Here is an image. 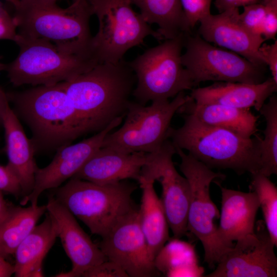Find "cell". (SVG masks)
I'll return each mask as SVG.
<instances>
[{"mask_svg": "<svg viewBox=\"0 0 277 277\" xmlns=\"http://www.w3.org/2000/svg\"><path fill=\"white\" fill-rule=\"evenodd\" d=\"M17 57L6 64L5 71L14 86L52 85L70 80L98 63L93 57L69 54L48 41L17 33Z\"/></svg>", "mask_w": 277, "mask_h": 277, "instance_id": "8992f818", "label": "cell"}, {"mask_svg": "<svg viewBox=\"0 0 277 277\" xmlns=\"http://www.w3.org/2000/svg\"><path fill=\"white\" fill-rule=\"evenodd\" d=\"M46 211V205L28 207L10 206L7 215L0 222V248L7 256L14 253Z\"/></svg>", "mask_w": 277, "mask_h": 277, "instance_id": "4316f807", "label": "cell"}, {"mask_svg": "<svg viewBox=\"0 0 277 277\" xmlns=\"http://www.w3.org/2000/svg\"><path fill=\"white\" fill-rule=\"evenodd\" d=\"M221 212L217 227L221 241L232 248L233 241L253 234L260 203L256 193L245 192L220 186Z\"/></svg>", "mask_w": 277, "mask_h": 277, "instance_id": "d6986e66", "label": "cell"}, {"mask_svg": "<svg viewBox=\"0 0 277 277\" xmlns=\"http://www.w3.org/2000/svg\"><path fill=\"white\" fill-rule=\"evenodd\" d=\"M0 190L16 197L22 195L18 180L7 165H0Z\"/></svg>", "mask_w": 277, "mask_h": 277, "instance_id": "e575fe53", "label": "cell"}, {"mask_svg": "<svg viewBox=\"0 0 277 277\" xmlns=\"http://www.w3.org/2000/svg\"><path fill=\"white\" fill-rule=\"evenodd\" d=\"M58 1H59V0H58Z\"/></svg>", "mask_w": 277, "mask_h": 277, "instance_id": "7bdbcfd3", "label": "cell"}, {"mask_svg": "<svg viewBox=\"0 0 277 277\" xmlns=\"http://www.w3.org/2000/svg\"><path fill=\"white\" fill-rule=\"evenodd\" d=\"M123 117H119L102 131L77 143L60 148L50 163L37 168L33 190L23 197L20 204L37 205L38 199L44 191L55 189L71 179L100 148L105 136L119 126Z\"/></svg>", "mask_w": 277, "mask_h": 277, "instance_id": "9a60e30c", "label": "cell"}, {"mask_svg": "<svg viewBox=\"0 0 277 277\" xmlns=\"http://www.w3.org/2000/svg\"><path fill=\"white\" fill-rule=\"evenodd\" d=\"M47 212L54 219L58 237L72 263L68 272L56 277H80L90 268L107 260L98 244L93 242L76 221L75 217L54 197L48 196Z\"/></svg>", "mask_w": 277, "mask_h": 277, "instance_id": "2e32d148", "label": "cell"}, {"mask_svg": "<svg viewBox=\"0 0 277 277\" xmlns=\"http://www.w3.org/2000/svg\"><path fill=\"white\" fill-rule=\"evenodd\" d=\"M140 10V14L148 24H156L162 39L173 38L190 32L180 0H130Z\"/></svg>", "mask_w": 277, "mask_h": 277, "instance_id": "d4e9b609", "label": "cell"}, {"mask_svg": "<svg viewBox=\"0 0 277 277\" xmlns=\"http://www.w3.org/2000/svg\"><path fill=\"white\" fill-rule=\"evenodd\" d=\"M137 186L127 180L98 184L71 178L52 195L91 233L105 236L123 217L136 208L132 198Z\"/></svg>", "mask_w": 277, "mask_h": 277, "instance_id": "5b68a950", "label": "cell"}, {"mask_svg": "<svg viewBox=\"0 0 277 277\" xmlns=\"http://www.w3.org/2000/svg\"><path fill=\"white\" fill-rule=\"evenodd\" d=\"M83 277H129L116 263L106 260L86 271Z\"/></svg>", "mask_w": 277, "mask_h": 277, "instance_id": "d6a6232c", "label": "cell"}, {"mask_svg": "<svg viewBox=\"0 0 277 277\" xmlns=\"http://www.w3.org/2000/svg\"><path fill=\"white\" fill-rule=\"evenodd\" d=\"M135 83L133 71L122 60L98 63L62 84L89 133L100 132L125 116Z\"/></svg>", "mask_w": 277, "mask_h": 277, "instance_id": "6da1fadb", "label": "cell"}, {"mask_svg": "<svg viewBox=\"0 0 277 277\" xmlns=\"http://www.w3.org/2000/svg\"><path fill=\"white\" fill-rule=\"evenodd\" d=\"M7 94L12 110L31 131L35 153L56 151L87 133L62 83Z\"/></svg>", "mask_w": 277, "mask_h": 277, "instance_id": "7a4b0ae2", "label": "cell"}, {"mask_svg": "<svg viewBox=\"0 0 277 277\" xmlns=\"http://www.w3.org/2000/svg\"><path fill=\"white\" fill-rule=\"evenodd\" d=\"M183 65L195 85L206 81L259 84L264 81L265 67L231 51L212 45L199 35H185Z\"/></svg>", "mask_w": 277, "mask_h": 277, "instance_id": "8fae6325", "label": "cell"}, {"mask_svg": "<svg viewBox=\"0 0 277 277\" xmlns=\"http://www.w3.org/2000/svg\"><path fill=\"white\" fill-rule=\"evenodd\" d=\"M6 259L0 254V277H9L14 273V265L7 262Z\"/></svg>", "mask_w": 277, "mask_h": 277, "instance_id": "f35d334b", "label": "cell"}, {"mask_svg": "<svg viewBox=\"0 0 277 277\" xmlns=\"http://www.w3.org/2000/svg\"><path fill=\"white\" fill-rule=\"evenodd\" d=\"M177 112L192 115L206 124L230 130L247 138L251 137L258 131L259 116L249 109L214 103H198L190 97Z\"/></svg>", "mask_w": 277, "mask_h": 277, "instance_id": "603a6c76", "label": "cell"}, {"mask_svg": "<svg viewBox=\"0 0 277 277\" xmlns=\"http://www.w3.org/2000/svg\"><path fill=\"white\" fill-rule=\"evenodd\" d=\"M175 153L173 144L169 139L166 140L159 150L149 153L140 178L160 183L162 189L161 199L169 227L174 238H181L188 233L190 189L187 179L174 167L172 157Z\"/></svg>", "mask_w": 277, "mask_h": 277, "instance_id": "7c38bea8", "label": "cell"}, {"mask_svg": "<svg viewBox=\"0 0 277 277\" xmlns=\"http://www.w3.org/2000/svg\"><path fill=\"white\" fill-rule=\"evenodd\" d=\"M261 0H215L214 5L219 12H222L231 8L246 6L259 3Z\"/></svg>", "mask_w": 277, "mask_h": 277, "instance_id": "8d00e7d4", "label": "cell"}, {"mask_svg": "<svg viewBox=\"0 0 277 277\" xmlns=\"http://www.w3.org/2000/svg\"><path fill=\"white\" fill-rule=\"evenodd\" d=\"M6 150L8 162L7 166L18 180L23 197L33 190L37 166L34 156V148L25 134L19 118L9 106L3 117Z\"/></svg>", "mask_w": 277, "mask_h": 277, "instance_id": "44dd1931", "label": "cell"}, {"mask_svg": "<svg viewBox=\"0 0 277 277\" xmlns=\"http://www.w3.org/2000/svg\"><path fill=\"white\" fill-rule=\"evenodd\" d=\"M190 98L182 92L171 101H153L148 106L130 102L123 124L105 136L101 147L126 153L157 151L168 139L173 116Z\"/></svg>", "mask_w": 277, "mask_h": 277, "instance_id": "30bf717a", "label": "cell"}, {"mask_svg": "<svg viewBox=\"0 0 277 277\" xmlns=\"http://www.w3.org/2000/svg\"><path fill=\"white\" fill-rule=\"evenodd\" d=\"M149 153H123L100 148L71 178L98 184H107L129 179L138 181Z\"/></svg>", "mask_w": 277, "mask_h": 277, "instance_id": "ac0fdd59", "label": "cell"}, {"mask_svg": "<svg viewBox=\"0 0 277 277\" xmlns=\"http://www.w3.org/2000/svg\"><path fill=\"white\" fill-rule=\"evenodd\" d=\"M17 29L14 17L0 3V40L7 39L15 42L17 36Z\"/></svg>", "mask_w": 277, "mask_h": 277, "instance_id": "836d02e7", "label": "cell"}, {"mask_svg": "<svg viewBox=\"0 0 277 277\" xmlns=\"http://www.w3.org/2000/svg\"><path fill=\"white\" fill-rule=\"evenodd\" d=\"M250 187L258 195L264 224L270 238L277 246V188L269 179L261 173L251 174Z\"/></svg>", "mask_w": 277, "mask_h": 277, "instance_id": "f1b7e54d", "label": "cell"}, {"mask_svg": "<svg viewBox=\"0 0 277 277\" xmlns=\"http://www.w3.org/2000/svg\"><path fill=\"white\" fill-rule=\"evenodd\" d=\"M259 112L266 122L262 140L261 168L259 171L267 177L277 174V97L272 95Z\"/></svg>", "mask_w": 277, "mask_h": 277, "instance_id": "83f0119b", "label": "cell"}, {"mask_svg": "<svg viewBox=\"0 0 277 277\" xmlns=\"http://www.w3.org/2000/svg\"><path fill=\"white\" fill-rule=\"evenodd\" d=\"M259 51L271 73L272 78L277 83V40L271 44L263 43Z\"/></svg>", "mask_w": 277, "mask_h": 277, "instance_id": "d590c367", "label": "cell"}, {"mask_svg": "<svg viewBox=\"0 0 277 277\" xmlns=\"http://www.w3.org/2000/svg\"><path fill=\"white\" fill-rule=\"evenodd\" d=\"M265 13L266 7L260 1L244 7L243 12L240 13L239 18L244 26L250 32L262 36V26Z\"/></svg>", "mask_w": 277, "mask_h": 277, "instance_id": "f546056e", "label": "cell"}, {"mask_svg": "<svg viewBox=\"0 0 277 277\" xmlns=\"http://www.w3.org/2000/svg\"><path fill=\"white\" fill-rule=\"evenodd\" d=\"M16 248L14 254L16 277L43 276V261L58 238L56 223L48 213Z\"/></svg>", "mask_w": 277, "mask_h": 277, "instance_id": "7402d4cb", "label": "cell"}, {"mask_svg": "<svg viewBox=\"0 0 277 277\" xmlns=\"http://www.w3.org/2000/svg\"><path fill=\"white\" fill-rule=\"evenodd\" d=\"M87 1L98 22L90 45L91 55L98 63H118L129 49L143 44L149 36L162 40L133 10L130 0Z\"/></svg>", "mask_w": 277, "mask_h": 277, "instance_id": "ba28073f", "label": "cell"}, {"mask_svg": "<svg viewBox=\"0 0 277 277\" xmlns=\"http://www.w3.org/2000/svg\"><path fill=\"white\" fill-rule=\"evenodd\" d=\"M185 34L166 39L128 62L136 77L132 94L136 102L169 100L196 86L182 62Z\"/></svg>", "mask_w": 277, "mask_h": 277, "instance_id": "52a82bcc", "label": "cell"}, {"mask_svg": "<svg viewBox=\"0 0 277 277\" xmlns=\"http://www.w3.org/2000/svg\"><path fill=\"white\" fill-rule=\"evenodd\" d=\"M191 90L189 95L198 103H214L239 109L254 108L259 111L267 99L276 92L277 83L272 77L256 84L216 82Z\"/></svg>", "mask_w": 277, "mask_h": 277, "instance_id": "ffe728a7", "label": "cell"}, {"mask_svg": "<svg viewBox=\"0 0 277 277\" xmlns=\"http://www.w3.org/2000/svg\"><path fill=\"white\" fill-rule=\"evenodd\" d=\"M136 207L120 220L98 244L107 260L119 265L129 277L160 274L142 231Z\"/></svg>", "mask_w": 277, "mask_h": 277, "instance_id": "4fadbf2b", "label": "cell"}, {"mask_svg": "<svg viewBox=\"0 0 277 277\" xmlns=\"http://www.w3.org/2000/svg\"><path fill=\"white\" fill-rule=\"evenodd\" d=\"M5 1L11 3L14 6V7H15L19 2L18 0H5Z\"/></svg>", "mask_w": 277, "mask_h": 277, "instance_id": "60d3db41", "label": "cell"}, {"mask_svg": "<svg viewBox=\"0 0 277 277\" xmlns=\"http://www.w3.org/2000/svg\"><path fill=\"white\" fill-rule=\"evenodd\" d=\"M0 254L2 255L3 256H5V258H7V256L5 254V253L2 251V250L0 248Z\"/></svg>", "mask_w": 277, "mask_h": 277, "instance_id": "b9f144b4", "label": "cell"}, {"mask_svg": "<svg viewBox=\"0 0 277 277\" xmlns=\"http://www.w3.org/2000/svg\"><path fill=\"white\" fill-rule=\"evenodd\" d=\"M157 270L168 277L203 276L194 246L180 238H170L154 259Z\"/></svg>", "mask_w": 277, "mask_h": 277, "instance_id": "484cf974", "label": "cell"}, {"mask_svg": "<svg viewBox=\"0 0 277 277\" xmlns=\"http://www.w3.org/2000/svg\"><path fill=\"white\" fill-rule=\"evenodd\" d=\"M6 64L1 62L0 57V71L5 70ZM10 106L9 101L6 93L0 87V126H2L3 117L7 109Z\"/></svg>", "mask_w": 277, "mask_h": 277, "instance_id": "74e56055", "label": "cell"}, {"mask_svg": "<svg viewBox=\"0 0 277 277\" xmlns=\"http://www.w3.org/2000/svg\"><path fill=\"white\" fill-rule=\"evenodd\" d=\"M212 0H180L186 24L191 30L201 19L211 14Z\"/></svg>", "mask_w": 277, "mask_h": 277, "instance_id": "4dcf8cb0", "label": "cell"}, {"mask_svg": "<svg viewBox=\"0 0 277 277\" xmlns=\"http://www.w3.org/2000/svg\"><path fill=\"white\" fill-rule=\"evenodd\" d=\"M183 114V125L168 130V138L174 146L187 150L211 169H231L239 175L259 172L262 140L259 135L245 137Z\"/></svg>", "mask_w": 277, "mask_h": 277, "instance_id": "3957f363", "label": "cell"}, {"mask_svg": "<svg viewBox=\"0 0 277 277\" xmlns=\"http://www.w3.org/2000/svg\"><path fill=\"white\" fill-rule=\"evenodd\" d=\"M58 0H19L14 18L22 36L53 43L60 50L92 57L90 19L93 15L87 0H73L68 7Z\"/></svg>", "mask_w": 277, "mask_h": 277, "instance_id": "277c9868", "label": "cell"}, {"mask_svg": "<svg viewBox=\"0 0 277 277\" xmlns=\"http://www.w3.org/2000/svg\"><path fill=\"white\" fill-rule=\"evenodd\" d=\"M266 7L262 36L265 40L275 39L277 33V0H261Z\"/></svg>", "mask_w": 277, "mask_h": 277, "instance_id": "1f68e13d", "label": "cell"}, {"mask_svg": "<svg viewBox=\"0 0 277 277\" xmlns=\"http://www.w3.org/2000/svg\"><path fill=\"white\" fill-rule=\"evenodd\" d=\"M264 221L255 231L236 241L206 277H276L277 258Z\"/></svg>", "mask_w": 277, "mask_h": 277, "instance_id": "5bb4252c", "label": "cell"}, {"mask_svg": "<svg viewBox=\"0 0 277 277\" xmlns=\"http://www.w3.org/2000/svg\"><path fill=\"white\" fill-rule=\"evenodd\" d=\"M238 8H231L218 14L202 18L198 35L206 41L228 49L258 66L266 64L259 51L266 41L247 30L239 18Z\"/></svg>", "mask_w": 277, "mask_h": 277, "instance_id": "e0dca14e", "label": "cell"}, {"mask_svg": "<svg viewBox=\"0 0 277 277\" xmlns=\"http://www.w3.org/2000/svg\"><path fill=\"white\" fill-rule=\"evenodd\" d=\"M10 206L8 205L4 198L2 191L0 190V222L7 215Z\"/></svg>", "mask_w": 277, "mask_h": 277, "instance_id": "ab89813d", "label": "cell"}, {"mask_svg": "<svg viewBox=\"0 0 277 277\" xmlns=\"http://www.w3.org/2000/svg\"><path fill=\"white\" fill-rule=\"evenodd\" d=\"M138 182L142 189L141 205L138 209L139 222L154 260L170 239L169 227L161 199L154 187L155 181L140 178Z\"/></svg>", "mask_w": 277, "mask_h": 277, "instance_id": "cb8c5ba5", "label": "cell"}, {"mask_svg": "<svg viewBox=\"0 0 277 277\" xmlns=\"http://www.w3.org/2000/svg\"><path fill=\"white\" fill-rule=\"evenodd\" d=\"M181 159L180 169L187 179L190 196L187 216V232L199 240L204 250V262L213 269L231 248L220 239L216 221L220 213L210 195V184L224 179L225 175L215 172L190 154L175 147Z\"/></svg>", "mask_w": 277, "mask_h": 277, "instance_id": "9c48e42d", "label": "cell"}]
</instances>
